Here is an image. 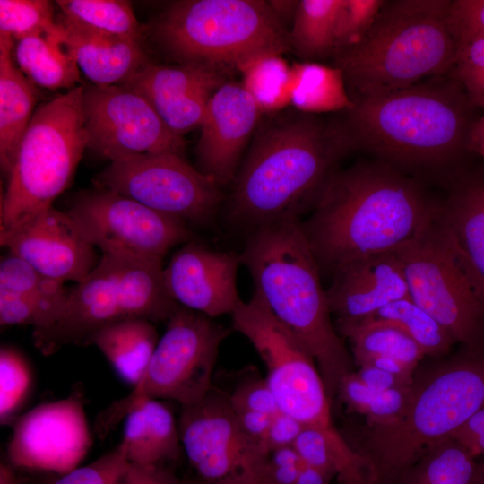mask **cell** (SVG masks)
Returning a JSON list of instances; mask_svg holds the SVG:
<instances>
[{"label": "cell", "instance_id": "f6af8a7d", "mask_svg": "<svg viewBox=\"0 0 484 484\" xmlns=\"http://www.w3.org/2000/svg\"><path fill=\"white\" fill-rule=\"evenodd\" d=\"M293 447L305 464L317 467L338 475V462L334 451L320 430L304 427Z\"/></svg>", "mask_w": 484, "mask_h": 484}, {"label": "cell", "instance_id": "681fc988", "mask_svg": "<svg viewBox=\"0 0 484 484\" xmlns=\"http://www.w3.org/2000/svg\"><path fill=\"white\" fill-rule=\"evenodd\" d=\"M450 437L462 444L474 457L484 454V407Z\"/></svg>", "mask_w": 484, "mask_h": 484}, {"label": "cell", "instance_id": "5b68a950", "mask_svg": "<svg viewBox=\"0 0 484 484\" xmlns=\"http://www.w3.org/2000/svg\"><path fill=\"white\" fill-rule=\"evenodd\" d=\"M448 4L385 1L358 42L333 52L352 101L449 74L458 47L447 25Z\"/></svg>", "mask_w": 484, "mask_h": 484}, {"label": "cell", "instance_id": "e0dca14e", "mask_svg": "<svg viewBox=\"0 0 484 484\" xmlns=\"http://www.w3.org/2000/svg\"><path fill=\"white\" fill-rule=\"evenodd\" d=\"M0 243L45 277L61 283L81 282L99 263L95 247L80 234L67 212L53 206L0 232Z\"/></svg>", "mask_w": 484, "mask_h": 484}, {"label": "cell", "instance_id": "5bb4252c", "mask_svg": "<svg viewBox=\"0 0 484 484\" xmlns=\"http://www.w3.org/2000/svg\"><path fill=\"white\" fill-rule=\"evenodd\" d=\"M66 212L83 238L102 254L163 259L173 246L193 241L186 222L104 188L82 194Z\"/></svg>", "mask_w": 484, "mask_h": 484}, {"label": "cell", "instance_id": "c3c4849f", "mask_svg": "<svg viewBox=\"0 0 484 484\" xmlns=\"http://www.w3.org/2000/svg\"><path fill=\"white\" fill-rule=\"evenodd\" d=\"M119 484H186L165 465H137L129 462Z\"/></svg>", "mask_w": 484, "mask_h": 484}, {"label": "cell", "instance_id": "816d5d0a", "mask_svg": "<svg viewBox=\"0 0 484 484\" xmlns=\"http://www.w3.org/2000/svg\"><path fill=\"white\" fill-rule=\"evenodd\" d=\"M234 411L241 428L263 445L272 416L248 410H234Z\"/></svg>", "mask_w": 484, "mask_h": 484}, {"label": "cell", "instance_id": "d590c367", "mask_svg": "<svg viewBox=\"0 0 484 484\" xmlns=\"http://www.w3.org/2000/svg\"><path fill=\"white\" fill-rule=\"evenodd\" d=\"M0 290L25 295L41 303L50 314L46 326L56 316L69 292L64 283L45 277L27 262L10 253L0 263Z\"/></svg>", "mask_w": 484, "mask_h": 484}, {"label": "cell", "instance_id": "6f0895ef", "mask_svg": "<svg viewBox=\"0 0 484 484\" xmlns=\"http://www.w3.org/2000/svg\"><path fill=\"white\" fill-rule=\"evenodd\" d=\"M11 466L1 464L0 467V484H19Z\"/></svg>", "mask_w": 484, "mask_h": 484}, {"label": "cell", "instance_id": "83f0119b", "mask_svg": "<svg viewBox=\"0 0 484 484\" xmlns=\"http://www.w3.org/2000/svg\"><path fill=\"white\" fill-rule=\"evenodd\" d=\"M158 342L152 322L127 318L99 330L91 344L100 350L117 376L134 387L143 375Z\"/></svg>", "mask_w": 484, "mask_h": 484}, {"label": "cell", "instance_id": "52a82bcc", "mask_svg": "<svg viewBox=\"0 0 484 484\" xmlns=\"http://www.w3.org/2000/svg\"><path fill=\"white\" fill-rule=\"evenodd\" d=\"M152 34L179 64L221 72L291 48L290 32L262 0L176 1L160 14Z\"/></svg>", "mask_w": 484, "mask_h": 484}, {"label": "cell", "instance_id": "4fadbf2b", "mask_svg": "<svg viewBox=\"0 0 484 484\" xmlns=\"http://www.w3.org/2000/svg\"><path fill=\"white\" fill-rule=\"evenodd\" d=\"M99 188L134 199L186 223L205 224L219 211L220 187L173 152L112 161L97 177Z\"/></svg>", "mask_w": 484, "mask_h": 484}, {"label": "cell", "instance_id": "ab89813d", "mask_svg": "<svg viewBox=\"0 0 484 484\" xmlns=\"http://www.w3.org/2000/svg\"><path fill=\"white\" fill-rule=\"evenodd\" d=\"M385 2L341 0L335 22L334 51L358 42L369 30Z\"/></svg>", "mask_w": 484, "mask_h": 484}, {"label": "cell", "instance_id": "7c38bea8", "mask_svg": "<svg viewBox=\"0 0 484 484\" xmlns=\"http://www.w3.org/2000/svg\"><path fill=\"white\" fill-rule=\"evenodd\" d=\"M178 429L190 465L205 484H265L269 454L240 426L228 393L214 386L182 405Z\"/></svg>", "mask_w": 484, "mask_h": 484}, {"label": "cell", "instance_id": "2e32d148", "mask_svg": "<svg viewBox=\"0 0 484 484\" xmlns=\"http://www.w3.org/2000/svg\"><path fill=\"white\" fill-rule=\"evenodd\" d=\"M91 445L83 395L73 392L19 416L13 424L7 456L14 467L63 475L79 467Z\"/></svg>", "mask_w": 484, "mask_h": 484}, {"label": "cell", "instance_id": "9a60e30c", "mask_svg": "<svg viewBox=\"0 0 484 484\" xmlns=\"http://www.w3.org/2000/svg\"><path fill=\"white\" fill-rule=\"evenodd\" d=\"M88 148L111 162L161 152L183 155L184 138L164 124L150 102L123 86H83Z\"/></svg>", "mask_w": 484, "mask_h": 484}, {"label": "cell", "instance_id": "74e56055", "mask_svg": "<svg viewBox=\"0 0 484 484\" xmlns=\"http://www.w3.org/2000/svg\"><path fill=\"white\" fill-rule=\"evenodd\" d=\"M419 479L421 484H473L478 464L459 442L448 437L427 453Z\"/></svg>", "mask_w": 484, "mask_h": 484}, {"label": "cell", "instance_id": "cb8c5ba5", "mask_svg": "<svg viewBox=\"0 0 484 484\" xmlns=\"http://www.w3.org/2000/svg\"><path fill=\"white\" fill-rule=\"evenodd\" d=\"M440 206L436 223L484 298V168L459 174Z\"/></svg>", "mask_w": 484, "mask_h": 484}, {"label": "cell", "instance_id": "484cf974", "mask_svg": "<svg viewBox=\"0 0 484 484\" xmlns=\"http://www.w3.org/2000/svg\"><path fill=\"white\" fill-rule=\"evenodd\" d=\"M130 463L165 465L182 451L178 424L170 410L158 400H146L124 419L123 438Z\"/></svg>", "mask_w": 484, "mask_h": 484}, {"label": "cell", "instance_id": "f907efd6", "mask_svg": "<svg viewBox=\"0 0 484 484\" xmlns=\"http://www.w3.org/2000/svg\"><path fill=\"white\" fill-rule=\"evenodd\" d=\"M359 367L356 375L367 386L375 391L409 386L413 382V379L402 377L372 366Z\"/></svg>", "mask_w": 484, "mask_h": 484}, {"label": "cell", "instance_id": "8992f818", "mask_svg": "<svg viewBox=\"0 0 484 484\" xmlns=\"http://www.w3.org/2000/svg\"><path fill=\"white\" fill-rule=\"evenodd\" d=\"M484 407V347L464 352L413 380L400 417L373 426L365 455L377 484L407 471Z\"/></svg>", "mask_w": 484, "mask_h": 484}, {"label": "cell", "instance_id": "277c9868", "mask_svg": "<svg viewBox=\"0 0 484 484\" xmlns=\"http://www.w3.org/2000/svg\"><path fill=\"white\" fill-rule=\"evenodd\" d=\"M259 292L272 313L305 344L329 397L352 373L350 357L333 324L320 267L298 218L250 232L241 253Z\"/></svg>", "mask_w": 484, "mask_h": 484}, {"label": "cell", "instance_id": "ba28073f", "mask_svg": "<svg viewBox=\"0 0 484 484\" xmlns=\"http://www.w3.org/2000/svg\"><path fill=\"white\" fill-rule=\"evenodd\" d=\"M232 327L252 343L266 367V381L280 411L303 427L314 428L330 442L340 474L352 476L365 463L333 425L329 395L316 362L301 340L270 309L255 290L231 314Z\"/></svg>", "mask_w": 484, "mask_h": 484}, {"label": "cell", "instance_id": "ffe728a7", "mask_svg": "<svg viewBox=\"0 0 484 484\" xmlns=\"http://www.w3.org/2000/svg\"><path fill=\"white\" fill-rule=\"evenodd\" d=\"M261 111L242 84L225 82L212 95L196 146L198 169L220 187L233 183Z\"/></svg>", "mask_w": 484, "mask_h": 484}, {"label": "cell", "instance_id": "9f6ffc18", "mask_svg": "<svg viewBox=\"0 0 484 484\" xmlns=\"http://www.w3.org/2000/svg\"><path fill=\"white\" fill-rule=\"evenodd\" d=\"M268 3L275 16L284 25L290 18L293 20L298 1H268Z\"/></svg>", "mask_w": 484, "mask_h": 484}, {"label": "cell", "instance_id": "8d00e7d4", "mask_svg": "<svg viewBox=\"0 0 484 484\" xmlns=\"http://www.w3.org/2000/svg\"><path fill=\"white\" fill-rule=\"evenodd\" d=\"M34 375L30 363L17 349L2 346L0 350V423L13 424L28 402L33 388Z\"/></svg>", "mask_w": 484, "mask_h": 484}, {"label": "cell", "instance_id": "d6986e66", "mask_svg": "<svg viewBox=\"0 0 484 484\" xmlns=\"http://www.w3.org/2000/svg\"><path fill=\"white\" fill-rule=\"evenodd\" d=\"M224 83V72L219 70L149 61L122 85L146 99L168 128L183 137L201 126L212 95Z\"/></svg>", "mask_w": 484, "mask_h": 484}, {"label": "cell", "instance_id": "d6a6232c", "mask_svg": "<svg viewBox=\"0 0 484 484\" xmlns=\"http://www.w3.org/2000/svg\"><path fill=\"white\" fill-rule=\"evenodd\" d=\"M238 71L241 83L261 113L279 111L290 104L291 66L278 55L255 58Z\"/></svg>", "mask_w": 484, "mask_h": 484}, {"label": "cell", "instance_id": "3957f363", "mask_svg": "<svg viewBox=\"0 0 484 484\" xmlns=\"http://www.w3.org/2000/svg\"><path fill=\"white\" fill-rule=\"evenodd\" d=\"M336 123L309 114L281 119L259 132L233 181L229 220L250 232L298 218L315 203L349 151Z\"/></svg>", "mask_w": 484, "mask_h": 484}, {"label": "cell", "instance_id": "7bdbcfd3", "mask_svg": "<svg viewBox=\"0 0 484 484\" xmlns=\"http://www.w3.org/2000/svg\"><path fill=\"white\" fill-rule=\"evenodd\" d=\"M446 20L458 48L484 39V0H449Z\"/></svg>", "mask_w": 484, "mask_h": 484}, {"label": "cell", "instance_id": "60d3db41", "mask_svg": "<svg viewBox=\"0 0 484 484\" xmlns=\"http://www.w3.org/2000/svg\"><path fill=\"white\" fill-rule=\"evenodd\" d=\"M450 76L475 108L484 109V39L458 48Z\"/></svg>", "mask_w": 484, "mask_h": 484}, {"label": "cell", "instance_id": "91938a15", "mask_svg": "<svg viewBox=\"0 0 484 484\" xmlns=\"http://www.w3.org/2000/svg\"><path fill=\"white\" fill-rule=\"evenodd\" d=\"M186 484H205V483H203V482H195V483H194V482H186Z\"/></svg>", "mask_w": 484, "mask_h": 484}, {"label": "cell", "instance_id": "6da1fadb", "mask_svg": "<svg viewBox=\"0 0 484 484\" xmlns=\"http://www.w3.org/2000/svg\"><path fill=\"white\" fill-rule=\"evenodd\" d=\"M440 202L403 170L381 160L335 170L302 228L320 270L393 252L435 219Z\"/></svg>", "mask_w": 484, "mask_h": 484}, {"label": "cell", "instance_id": "4316f807", "mask_svg": "<svg viewBox=\"0 0 484 484\" xmlns=\"http://www.w3.org/2000/svg\"><path fill=\"white\" fill-rule=\"evenodd\" d=\"M13 39L0 33V162L8 174L34 114L37 91L13 59Z\"/></svg>", "mask_w": 484, "mask_h": 484}, {"label": "cell", "instance_id": "8fae6325", "mask_svg": "<svg viewBox=\"0 0 484 484\" xmlns=\"http://www.w3.org/2000/svg\"><path fill=\"white\" fill-rule=\"evenodd\" d=\"M436 217L419 236L393 251L410 298L455 341L467 348L484 347V298L445 241Z\"/></svg>", "mask_w": 484, "mask_h": 484}, {"label": "cell", "instance_id": "836d02e7", "mask_svg": "<svg viewBox=\"0 0 484 484\" xmlns=\"http://www.w3.org/2000/svg\"><path fill=\"white\" fill-rule=\"evenodd\" d=\"M62 15L82 25L143 40V31L129 2L121 0H59Z\"/></svg>", "mask_w": 484, "mask_h": 484}, {"label": "cell", "instance_id": "4dcf8cb0", "mask_svg": "<svg viewBox=\"0 0 484 484\" xmlns=\"http://www.w3.org/2000/svg\"><path fill=\"white\" fill-rule=\"evenodd\" d=\"M351 346L354 362L359 366L374 356L398 359L411 369L425 356L418 344L399 326L384 320L366 319L338 324Z\"/></svg>", "mask_w": 484, "mask_h": 484}, {"label": "cell", "instance_id": "7a4b0ae2", "mask_svg": "<svg viewBox=\"0 0 484 484\" xmlns=\"http://www.w3.org/2000/svg\"><path fill=\"white\" fill-rule=\"evenodd\" d=\"M474 108L446 74L354 100L336 124L349 150L362 149L402 170H437L450 169L470 151Z\"/></svg>", "mask_w": 484, "mask_h": 484}, {"label": "cell", "instance_id": "e575fe53", "mask_svg": "<svg viewBox=\"0 0 484 484\" xmlns=\"http://www.w3.org/2000/svg\"><path fill=\"white\" fill-rule=\"evenodd\" d=\"M368 319L396 324L418 344L425 355L445 354L455 342L449 333L410 297L383 307Z\"/></svg>", "mask_w": 484, "mask_h": 484}, {"label": "cell", "instance_id": "bcb514c9", "mask_svg": "<svg viewBox=\"0 0 484 484\" xmlns=\"http://www.w3.org/2000/svg\"><path fill=\"white\" fill-rule=\"evenodd\" d=\"M302 464L293 445L272 451L265 467V484H296Z\"/></svg>", "mask_w": 484, "mask_h": 484}, {"label": "cell", "instance_id": "f546056e", "mask_svg": "<svg viewBox=\"0 0 484 484\" xmlns=\"http://www.w3.org/2000/svg\"><path fill=\"white\" fill-rule=\"evenodd\" d=\"M290 105L312 115L346 111L353 101L339 68L305 61L291 66Z\"/></svg>", "mask_w": 484, "mask_h": 484}, {"label": "cell", "instance_id": "f35d334b", "mask_svg": "<svg viewBox=\"0 0 484 484\" xmlns=\"http://www.w3.org/2000/svg\"><path fill=\"white\" fill-rule=\"evenodd\" d=\"M57 28L54 4L47 0H0V33L17 41Z\"/></svg>", "mask_w": 484, "mask_h": 484}, {"label": "cell", "instance_id": "30bf717a", "mask_svg": "<svg viewBox=\"0 0 484 484\" xmlns=\"http://www.w3.org/2000/svg\"><path fill=\"white\" fill-rule=\"evenodd\" d=\"M230 331L201 313L179 307L167 321L151 359L132 392L102 411L95 431L104 438L127 413L146 400L168 399L188 405L213 387L220 347Z\"/></svg>", "mask_w": 484, "mask_h": 484}, {"label": "cell", "instance_id": "ac0fdd59", "mask_svg": "<svg viewBox=\"0 0 484 484\" xmlns=\"http://www.w3.org/2000/svg\"><path fill=\"white\" fill-rule=\"evenodd\" d=\"M241 254L186 243L164 267L165 284L180 306L211 318L232 314L242 302L237 289Z\"/></svg>", "mask_w": 484, "mask_h": 484}, {"label": "cell", "instance_id": "603a6c76", "mask_svg": "<svg viewBox=\"0 0 484 484\" xmlns=\"http://www.w3.org/2000/svg\"><path fill=\"white\" fill-rule=\"evenodd\" d=\"M58 39L92 84L122 85L149 62L143 41L101 31L61 14Z\"/></svg>", "mask_w": 484, "mask_h": 484}, {"label": "cell", "instance_id": "44dd1931", "mask_svg": "<svg viewBox=\"0 0 484 484\" xmlns=\"http://www.w3.org/2000/svg\"><path fill=\"white\" fill-rule=\"evenodd\" d=\"M127 319L116 290L110 266L102 255L96 267L69 289L66 300L54 320L33 331L36 348L50 355L66 345H89L101 328Z\"/></svg>", "mask_w": 484, "mask_h": 484}, {"label": "cell", "instance_id": "f5cc1de1", "mask_svg": "<svg viewBox=\"0 0 484 484\" xmlns=\"http://www.w3.org/2000/svg\"><path fill=\"white\" fill-rule=\"evenodd\" d=\"M372 366L396 376L412 379L413 369L396 359L386 356H374L363 361L359 367Z\"/></svg>", "mask_w": 484, "mask_h": 484}, {"label": "cell", "instance_id": "f1b7e54d", "mask_svg": "<svg viewBox=\"0 0 484 484\" xmlns=\"http://www.w3.org/2000/svg\"><path fill=\"white\" fill-rule=\"evenodd\" d=\"M56 31L35 34L17 41L14 59L33 83L49 90L73 89L80 80L79 68L61 44Z\"/></svg>", "mask_w": 484, "mask_h": 484}, {"label": "cell", "instance_id": "11a10c76", "mask_svg": "<svg viewBox=\"0 0 484 484\" xmlns=\"http://www.w3.org/2000/svg\"><path fill=\"white\" fill-rule=\"evenodd\" d=\"M469 148L484 159V113L475 120L471 127Z\"/></svg>", "mask_w": 484, "mask_h": 484}, {"label": "cell", "instance_id": "1f68e13d", "mask_svg": "<svg viewBox=\"0 0 484 484\" xmlns=\"http://www.w3.org/2000/svg\"><path fill=\"white\" fill-rule=\"evenodd\" d=\"M341 0L298 1L290 32V46L309 60L333 55L336 16Z\"/></svg>", "mask_w": 484, "mask_h": 484}, {"label": "cell", "instance_id": "94428289", "mask_svg": "<svg viewBox=\"0 0 484 484\" xmlns=\"http://www.w3.org/2000/svg\"><path fill=\"white\" fill-rule=\"evenodd\" d=\"M417 484H421V483L418 481V483H417Z\"/></svg>", "mask_w": 484, "mask_h": 484}, {"label": "cell", "instance_id": "7dc6e473", "mask_svg": "<svg viewBox=\"0 0 484 484\" xmlns=\"http://www.w3.org/2000/svg\"><path fill=\"white\" fill-rule=\"evenodd\" d=\"M303 428L295 419L280 411L272 418L263 446L270 454L277 448L293 445Z\"/></svg>", "mask_w": 484, "mask_h": 484}, {"label": "cell", "instance_id": "db71d44e", "mask_svg": "<svg viewBox=\"0 0 484 484\" xmlns=\"http://www.w3.org/2000/svg\"><path fill=\"white\" fill-rule=\"evenodd\" d=\"M334 477L332 471L303 463L296 484H330Z\"/></svg>", "mask_w": 484, "mask_h": 484}, {"label": "cell", "instance_id": "b9f144b4", "mask_svg": "<svg viewBox=\"0 0 484 484\" xmlns=\"http://www.w3.org/2000/svg\"><path fill=\"white\" fill-rule=\"evenodd\" d=\"M128 465L125 446L120 442L113 450L87 465L61 475L52 484H119Z\"/></svg>", "mask_w": 484, "mask_h": 484}, {"label": "cell", "instance_id": "680465c9", "mask_svg": "<svg viewBox=\"0 0 484 484\" xmlns=\"http://www.w3.org/2000/svg\"><path fill=\"white\" fill-rule=\"evenodd\" d=\"M473 484H484V463L480 465L478 464Z\"/></svg>", "mask_w": 484, "mask_h": 484}, {"label": "cell", "instance_id": "d4e9b609", "mask_svg": "<svg viewBox=\"0 0 484 484\" xmlns=\"http://www.w3.org/2000/svg\"><path fill=\"white\" fill-rule=\"evenodd\" d=\"M106 256L126 318L168 321L180 307L169 294L162 259L130 254Z\"/></svg>", "mask_w": 484, "mask_h": 484}, {"label": "cell", "instance_id": "9c48e42d", "mask_svg": "<svg viewBox=\"0 0 484 484\" xmlns=\"http://www.w3.org/2000/svg\"><path fill=\"white\" fill-rule=\"evenodd\" d=\"M82 91L76 86L35 110L6 175L0 232L51 207L69 186L88 148Z\"/></svg>", "mask_w": 484, "mask_h": 484}, {"label": "cell", "instance_id": "ee69618b", "mask_svg": "<svg viewBox=\"0 0 484 484\" xmlns=\"http://www.w3.org/2000/svg\"><path fill=\"white\" fill-rule=\"evenodd\" d=\"M229 395L234 410H248L274 416L280 412L266 378L252 377L240 381Z\"/></svg>", "mask_w": 484, "mask_h": 484}, {"label": "cell", "instance_id": "7402d4cb", "mask_svg": "<svg viewBox=\"0 0 484 484\" xmlns=\"http://www.w3.org/2000/svg\"><path fill=\"white\" fill-rule=\"evenodd\" d=\"M332 274L326 296L338 324L368 319L383 307L410 297L402 266L394 252L347 262Z\"/></svg>", "mask_w": 484, "mask_h": 484}]
</instances>
